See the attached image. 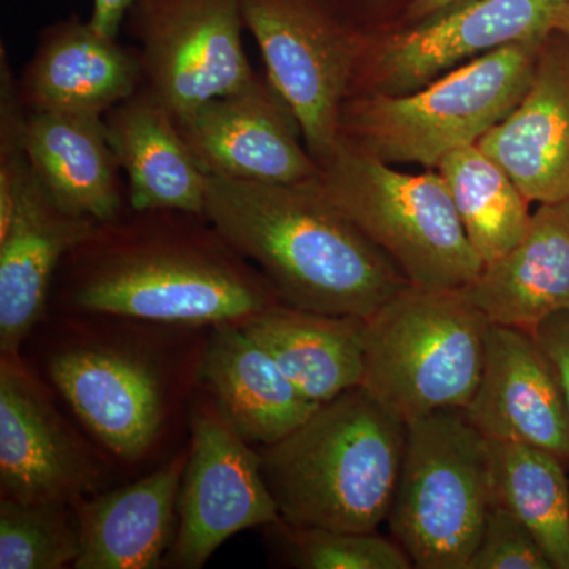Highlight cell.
Instances as JSON below:
<instances>
[{"instance_id":"9c48e42d","label":"cell","mask_w":569,"mask_h":569,"mask_svg":"<svg viewBox=\"0 0 569 569\" xmlns=\"http://www.w3.org/2000/svg\"><path fill=\"white\" fill-rule=\"evenodd\" d=\"M567 0H462L407 28H362L351 93L402 96L520 41L546 39Z\"/></svg>"},{"instance_id":"7402d4cb","label":"cell","mask_w":569,"mask_h":569,"mask_svg":"<svg viewBox=\"0 0 569 569\" xmlns=\"http://www.w3.org/2000/svg\"><path fill=\"white\" fill-rule=\"evenodd\" d=\"M24 146L37 181L62 209L104 223L130 209L103 118L29 112Z\"/></svg>"},{"instance_id":"484cf974","label":"cell","mask_w":569,"mask_h":569,"mask_svg":"<svg viewBox=\"0 0 569 569\" xmlns=\"http://www.w3.org/2000/svg\"><path fill=\"white\" fill-rule=\"evenodd\" d=\"M489 441L492 501L530 530L553 569H569V479L563 460L531 445Z\"/></svg>"},{"instance_id":"5b68a950","label":"cell","mask_w":569,"mask_h":569,"mask_svg":"<svg viewBox=\"0 0 569 569\" xmlns=\"http://www.w3.org/2000/svg\"><path fill=\"white\" fill-rule=\"evenodd\" d=\"M489 328L466 288L408 283L366 320L361 387L407 422L445 408L466 410Z\"/></svg>"},{"instance_id":"cb8c5ba5","label":"cell","mask_w":569,"mask_h":569,"mask_svg":"<svg viewBox=\"0 0 569 569\" xmlns=\"http://www.w3.org/2000/svg\"><path fill=\"white\" fill-rule=\"evenodd\" d=\"M241 326L318 406L362 385L366 318L312 312L280 302Z\"/></svg>"},{"instance_id":"ba28073f","label":"cell","mask_w":569,"mask_h":569,"mask_svg":"<svg viewBox=\"0 0 569 569\" xmlns=\"http://www.w3.org/2000/svg\"><path fill=\"white\" fill-rule=\"evenodd\" d=\"M242 11L266 78L293 111L321 167L340 146V114L353 86L362 28L331 0H242Z\"/></svg>"},{"instance_id":"836d02e7","label":"cell","mask_w":569,"mask_h":569,"mask_svg":"<svg viewBox=\"0 0 569 569\" xmlns=\"http://www.w3.org/2000/svg\"><path fill=\"white\" fill-rule=\"evenodd\" d=\"M462 2V0H410L406 10H403L400 21L403 24H417L419 21H425L427 18L433 17V14L440 13V11L449 9L456 3Z\"/></svg>"},{"instance_id":"d6a6232c","label":"cell","mask_w":569,"mask_h":569,"mask_svg":"<svg viewBox=\"0 0 569 569\" xmlns=\"http://www.w3.org/2000/svg\"><path fill=\"white\" fill-rule=\"evenodd\" d=\"M331 2L348 21L359 28H367V21L376 20L378 14L387 11L396 0H331Z\"/></svg>"},{"instance_id":"4dcf8cb0","label":"cell","mask_w":569,"mask_h":569,"mask_svg":"<svg viewBox=\"0 0 569 569\" xmlns=\"http://www.w3.org/2000/svg\"><path fill=\"white\" fill-rule=\"evenodd\" d=\"M531 335L548 355L550 365L556 370L569 411V310L549 317Z\"/></svg>"},{"instance_id":"f1b7e54d","label":"cell","mask_w":569,"mask_h":569,"mask_svg":"<svg viewBox=\"0 0 569 569\" xmlns=\"http://www.w3.org/2000/svg\"><path fill=\"white\" fill-rule=\"evenodd\" d=\"M28 110L18 92L6 47L0 48V228L9 223L26 179L31 173L24 146Z\"/></svg>"},{"instance_id":"d6986e66","label":"cell","mask_w":569,"mask_h":569,"mask_svg":"<svg viewBox=\"0 0 569 569\" xmlns=\"http://www.w3.org/2000/svg\"><path fill=\"white\" fill-rule=\"evenodd\" d=\"M189 448L132 485L73 505L80 529L74 569H152L167 561L179 527Z\"/></svg>"},{"instance_id":"2e32d148","label":"cell","mask_w":569,"mask_h":569,"mask_svg":"<svg viewBox=\"0 0 569 569\" xmlns=\"http://www.w3.org/2000/svg\"><path fill=\"white\" fill-rule=\"evenodd\" d=\"M99 222L74 216L48 194L32 170L9 223L0 228V355L18 358L43 320L59 268Z\"/></svg>"},{"instance_id":"44dd1931","label":"cell","mask_w":569,"mask_h":569,"mask_svg":"<svg viewBox=\"0 0 569 569\" xmlns=\"http://www.w3.org/2000/svg\"><path fill=\"white\" fill-rule=\"evenodd\" d=\"M103 123L127 176L130 209L204 216L208 174L183 141L173 112L146 86L108 111Z\"/></svg>"},{"instance_id":"6da1fadb","label":"cell","mask_w":569,"mask_h":569,"mask_svg":"<svg viewBox=\"0 0 569 569\" xmlns=\"http://www.w3.org/2000/svg\"><path fill=\"white\" fill-rule=\"evenodd\" d=\"M51 299L82 317L209 329L282 302L204 216L133 209L67 254Z\"/></svg>"},{"instance_id":"9a60e30c","label":"cell","mask_w":569,"mask_h":569,"mask_svg":"<svg viewBox=\"0 0 569 569\" xmlns=\"http://www.w3.org/2000/svg\"><path fill=\"white\" fill-rule=\"evenodd\" d=\"M466 411L488 440L531 445L569 463L567 402L531 332L490 325L485 367Z\"/></svg>"},{"instance_id":"d4e9b609","label":"cell","mask_w":569,"mask_h":569,"mask_svg":"<svg viewBox=\"0 0 569 569\" xmlns=\"http://www.w3.org/2000/svg\"><path fill=\"white\" fill-rule=\"evenodd\" d=\"M437 171L485 266L496 263L522 241L530 227V201L478 144L447 153Z\"/></svg>"},{"instance_id":"603a6c76","label":"cell","mask_w":569,"mask_h":569,"mask_svg":"<svg viewBox=\"0 0 569 569\" xmlns=\"http://www.w3.org/2000/svg\"><path fill=\"white\" fill-rule=\"evenodd\" d=\"M466 290L490 325L527 332L569 310V200L539 204L522 241Z\"/></svg>"},{"instance_id":"8fae6325","label":"cell","mask_w":569,"mask_h":569,"mask_svg":"<svg viewBox=\"0 0 569 569\" xmlns=\"http://www.w3.org/2000/svg\"><path fill=\"white\" fill-rule=\"evenodd\" d=\"M279 508L260 451L236 432L211 396L190 411L189 460L179 493V527L167 561L200 569L239 531L274 526Z\"/></svg>"},{"instance_id":"e0dca14e","label":"cell","mask_w":569,"mask_h":569,"mask_svg":"<svg viewBox=\"0 0 569 569\" xmlns=\"http://www.w3.org/2000/svg\"><path fill=\"white\" fill-rule=\"evenodd\" d=\"M530 203L569 200V40L542 41L529 91L478 141Z\"/></svg>"},{"instance_id":"277c9868","label":"cell","mask_w":569,"mask_h":569,"mask_svg":"<svg viewBox=\"0 0 569 569\" xmlns=\"http://www.w3.org/2000/svg\"><path fill=\"white\" fill-rule=\"evenodd\" d=\"M545 40L498 48L415 92L353 93L340 114V141L389 164L437 170L447 153L478 144L518 107Z\"/></svg>"},{"instance_id":"4316f807","label":"cell","mask_w":569,"mask_h":569,"mask_svg":"<svg viewBox=\"0 0 569 569\" xmlns=\"http://www.w3.org/2000/svg\"><path fill=\"white\" fill-rule=\"evenodd\" d=\"M73 505L0 500V569H61L80 556Z\"/></svg>"},{"instance_id":"4fadbf2b","label":"cell","mask_w":569,"mask_h":569,"mask_svg":"<svg viewBox=\"0 0 569 569\" xmlns=\"http://www.w3.org/2000/svg\"><path fill=\"white\" fill-rule=\"evenodd\" d=\"M103 478L93 449L18 358L0 361V490L22 503L74 505Z\"/></svg>"},{"instance_id":"ac0fdd59","label":"cell","mask_w":569,"mask_h":569,"mask_svg":"<svg viewBox=\"0 0 569 569\" xmlns=\"http://www.w3.org/2000/svg\"><path fill=\"white\" fill-rule=\"evenodd\" d=\"M144 84L137 48L119 43L71 17L41 31L31 61L18 78L29 112L103 118Z\"/></svg>"},{"instance_id":"7c38bea8","label":"cell","mask_w":569,"mask_h":569,"mask_svg":"<svg viewBox=\"0 0 569 569\" xmlns=\"http://www.w3.org/2000/svg\"><path fill=\"white\" fill-rule=\"evenodd\" d=\"M47 369L73 413L116 458L134 462L162 436L170 377L152 351L121 337H77L51 351Z\"/></svg>"},{"instance_id":"ffe728a7","label":"cell","mask_w":569,"mask_h":569,"mask_svg":"<svg viewBox=\"0 0 569 569\" xmlns=\"http://www.w3.org/2000/svg\"><path fill=\"white\" fill-rule=\"evenodd\" d=\"M198 373L224 418L253 447L290 436L320 407L295 387L274 356L241 325L211 328Z\"/></svg>"},{"instance_id":"52a82bcc","label":"cell","mask_w":569,"mask_h":569,"mask_svg":"<svg viewBox=\"0 0 569 569\" xmlns=\"http://www.w3.org/2000/svg\"><path fill=\"white\" fill-rule=\"evenodd\" d=\"M407 425L389 527L415 568L467 569L492 503L490 441L463 408Z\"/></svg>"},{"instance_id":"8992f818","label":"cell","mask_w":569,"mask_h":569,"mask_svg":"<svg viewBox=\"0 0 569 569\" xmlns=\"http://www.w3.org/2000/svg\"><path fill=\"white\" fill-rule=\"evenodd\" d=\"M321 193L388 254L408 283L459 290L481 276L445 179L411 174L340 141L316 179Z\"/></svg>"},{"instance_id":"e575fe53","label":"cell","mask_w":569,"mask_h":569,"mask_svg":"<svg viewBox=\"0 0 569 569\" xmlns=\"http://www.w3.org/2000/svg\"><path fill=\"white\" fill-rule=\"evenodd\" d=\"M553 31L561 33V36L567 37L569 40V0L561 7L559 17L553 22Z\"/></svg>"},{"instance_id":"83f0119b","label":"cell","mask_w":569,"mask_h":569,"mask_svg":"<svg viewBox=\"0 0 569 569\" xmlns=\"http://www.w3.org/2000/svg\"><path fill=\"white\" fill-rule=\"evenodd\" d=\"M288 559L305 569H410L413 561L399 542L376 531L295 529L279 520Z\"/></svg>"},{"instance_id":"5bb4252c","label":"cell","mask_w":569,"mask_h":569,"mask_svg":"<svg viewBox=\"0 0 569 569\" xmlns=\"http://www.w3.org/2000/svg\"><path fill=\"white\" fill-rule=\"evenodd\" d=\"M201 170L216 178L266 183L313 181L320 167L302 144L301 127L268 78L211 100L179 119Z\"/></svg>"},{"instance_id":"1f68e13d","label":"cell","mask_w":569,"mask_h":569,"mask_svg":"<svg viewBox=\"0 0 569 569\" xmlns=\"http://www.w3.org/2000/svg\"><path fill=\"white\" fill-rule=\"evenodd\" d=\"M134 0H92L89 22L97 32L110 39H118L119 31L126 24L127 14Z\"/></svg>"},{"instance_id":"7a4b0ae2","label":"cell","mask_w":569,"mask_h":569,"mask_svg":"<svg viewBox=\"0 0 569 569\" xmlns=\"http://www.w3.org/2000/svg\"><path fill=\"white\" fill-rule=\"evenodd\" d=\"M316 179L266 183L208 176L204 217L263 272L283 305L367 320L408 280Z\"/></svg>"},{"instance_id":"f546056e","label":"cell","mask_w":569,"mask_h":569,"mask_svg":"<svg viewBox=\"0 0 569 569\" xmlns=\"http://www.w3.org/2000/svg\"><path fill=\"white\" fill-rule=\"evenodd\" d=\"M467 569L553 568L530 530L508 508L492 501Z\"/></svg>"},{"instance_id":"3957f363","label":"cell","mask_w":569,"mask_h":569,"mask_svg":"<svg viewBox=\"0 0 569 569\" xmlns=\"http://www.w3.org/2000/svg\"><path fill=\"white\" fill-rule=\"evenodd\" d=\"M407 429L406 419L356 387L318 407L290 436L258 448L280 522L376 531L391 511Z\"/></svg>"},{"instance_id":"30bf717a","label":"cell","mask_w":569,"mask_h":569,"mask_svg":"<svg viewBox=\"0 0 569 569\" xmlns=\"http://www.w3.org/2000/svg\"><path fill=\"white\" fill-rule=\"evenodd\" d=\"M142 77L176 118L250 84L242 0H134L126 18Z\"/></svg>"}]
</instances>
